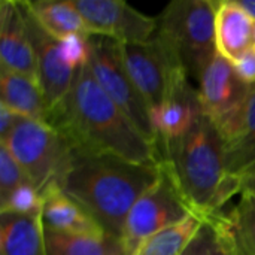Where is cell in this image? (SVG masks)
I'll return each instance as SVG.
<instances>
[{
  "label": "cell",
  "instance_id": "obj_1",
  "mask_svg": "<svg viewBox=\"0 0 255 255\" xmlns=\"http://www.w3.org/2000/svg\"><path fill=\"white\" fill-rule=\"evenodd\" d=\"M48 124L75 151L111 154L140 164H158V148L146 140L94 79L88 64L75 73L66 99Z\"/></svg>",
  "mask_w": 255,
  "mask_h": 255
},
{
  "label": "cell",
  "instance_id": "obj_2",
  "mask_svg": "<svg viewBox=\"0 0 255 255\" xmlns=\"http://www.w3.org/2000/svg\"><path fill=\"white\" fill-rule=\"evenodd\" d=\"M158 164H140L111 154H88L70 148L67 167L58 182L106 232L121 239L128 212L155 182Z\"/></svg>",
  "mask_w": 255,
  "mask_h": 255
},
{
  "label": "cell",
  "instance_id": "obj_3",
  "mask_svg": "<svg viewBox=\"0 0 255 255\" xmlns=\"http://www.w3.org/2000/svg\"><path fill=\"white\" fill-rule=\"evenodd\" d=\"M160 160L173 172L193 208L208 217L239 193L229 181L226 142L217 126L205 114L179 139L158 143Z\"/></svg>",
  "mask_w": 255,
  "mask_h": 255
},
{
  "label": "cell",
  "instance_id": "obj_4",
  "mask_svg": "<svg viewBox=\"0 0 255 255\" xmlns=\"http://www.w3.org/2000/svg\"><path fill=\"white\" fill-rule=\"evenodd\" d=\"M214 0H173L158 16L157 36L167 45L188 79L199 81L218 54Z\"/></svg>",
  "mask_w": 255,
  "mask_h": 255
},
{
  "label": "cell",
  "instance_id": "obj_5",
  "mask_svg": "<svg viewBox=\"0 0 255 255\" xmlns=\"http://www.w3.org/2000/svg\"><path fill=\"white\" fill-rule=\"evenodd\" d=\"M0 143L15 157L40 196L49 185L60 182L70 158V146L55 128L24 117L16 118Z\"/></svg>",
  "mask_w": 255,
  "mask_h": 255
},
{
  "label": "cell",
  "instance_id": "obj_6",
  "mask_svg": "<svg viewBox=\"0 0 255 255\" xmlns=\"http://www.w3.org/2000/svg\"><path fill=\"white\" fill-rule=\"evenodd\" d=\"M193 214L199 212L181 190L169 164L160 160L158 176L128 212L120 242L126 254L133 255L143 241Z\"/></svg>",
  "mask_w": 255,
  "mask_h": 255
},
{
  "label": "cell",
  "instance_id": "obj_7",
  "mask_svg": "<svg viewBox=\"0 0 255 255\" xmlns=\"http://www.w3.org/2000/svg\"><path fill=\"white\" fill-rule=\"evenodd\" d=\"M90 46L91 57L88 66L100 88L127 115L139 133L157 146L149 106L134 87L124 66L120 42L106 36L90 34Z\"/></svg>",
  "mask_w": 255,
  "mask_h": 255
},
{
  "label": "cell",
  "instance_id": "obj_8",
  "mask_svg": "<svg viewBox=\"0 0 255 255\" xmlns=\"http://www.w3.org/2000/svg\"><path fill=\"white\" fill-rule=\"evenodd\" d=\"M199 97L203 114L217 126L224 142L242 127L253 85L244 82L233 63L217 54L199 78Z\"/></svg>",
  "mask_w": 255,
  "mask_h": 255
},
{
  "label": "cell",
  "instance_id": "obj_9",
  "mask_svg": "<svg viewBox=\"0 0 255 255\" xmlns=\"http://www.w3.org/2000/svg\"><path fill=\"white\" fill-rule=\"evenodd\" d=\"M120 45L124 66L149 111L158 108L182 78H188L157 33L146 42Z\"/></svg>",
  "mask_w": 255,
  "mask_h": 255
},
{
  "label": "cell",
  "instance_id": "obj_10",
  "mask_svg": "<svg viewBox=\"0 0 255 255\" xmlns=\"http://www.w3.org/2000/svg\"><path fill=\"white\" fill-rule=\"evenodd\" d=\"M82 15L88 33L121 43L146 42L158 28V16H148L124 0H72Z\"/></svg>",
  "mask_w": 255,
  "mask_h": 255
},
{
  "label": "cell",
  "instance_id": "obj_11",
  "mask_svg": "<svg viewBox=\"0 0 255 255\" xmlns=\"http://www.w3.org/2000/svg\"><path fill=\"white\" fill-rule=\"evenodd\" d=\"M28 37L34 51L37 66V82L43 91L49 112L55 109L69 94L76 70L70 69L61 58L58 39L49 34L33 16L25 0H19Z\"/></svg>",
  "mask_w": 255,
  "mask_h": 255
},
{
  "label": "cell",
  "instance_id": "obj_12",
  "mask_svg": "<svg viewBox=\"0 0 255 255\" xmlns=\"http://www.w3.org/2000/svg\"><path fill=\"white\" fill-rule=\"evenodd\" d=\"M0 69L37 81L36 57L19 0L0 1Z\"/></svg>",
  "mask_w": 255,
  "mask_h": 255
},
{
  "label": "cell",
  "instance_id": "obj_13",
  "mask_svg": "<svg viewBox=\"0 0 255 255\" xmlns=\"http://www.w3.org/2000/svg\"><path fill=\"white\" fill-rule=\"evenodd\" d=\"M203 115L199 91L191 87L188 78H182L170 96L151 111L152 128L157 134V145L179 139Z\"/></svg>",
  "mask_w": 255,
  "mask_h": 255
},
{
  "label": "cell",
  "instance_id": "obj_14",
  "mask_svg": "<svg viewBox=\"0 0 255 255\" xmlns=\"http://www.w3.org/2000/svg\"><path fill=\"white\" fill-rule=\"evenodd\" d=\"M42 223L45 230L63 235L103 236L106 232L100 224L58 184H52L42 196Z\"/></svg>",
  "mask_w": 255,
  "mask_h": 255
},
{
  "label": "cell",
  "instance_id": "obj_15",
  "mask_svg": "<svg viewBox=\"0 0 255 255\" xmlns=\"http://www.w3.org/2000/svg\"><path fill=\"white\" fill-rule=\"evenodd\" d=\"M217 52L230 63L255 46V21L238 0H221L215 13Z\"/></svg>",
  "mask_w": 255,
  "mask_h": 255
},
{
  "label": "cell",
  "instance_id": "obj_16",
  "mask_svg": "<svg viewBox=\"0 0 255 255\" xmlns=\"http://www.w3.org/2000/svg\"><path fill=\"white\" fill-rule=\"evenodd\" d=\"M226 166L229 181L242 194L244 187L255 178V84L241 130L226 142Z\"/></svg>",
  "mask_w": 255,
  "mask_h": 255
},
{
  "label": "cell",
  "instance_id": "obj_17",
  "mask_svg": "<svg viewBox=\"0 0 255 255\" xmlns=\"http://www.w3.org/2000/svg\"><path fill=\"white\" fill-rule=\"evenodd\" d=\"M0 255H48L42 215L0 212Z\"/></svg>",
  "mask_w": 255,
  "mask_h": 255
},
{
  "label": "cell",
  "instance_id": "obj_18",
  "mask_svg": "<svg viewBox=\"0 0 255 255\" xmlns=\"http://www.w3.org/2000/svg\"><path fill=\"white\" fill-rule=\"evenodd\" d=\"M1 105L18 117L48 124L49 109L39 82L30 76L0 69Z\"/></svg>",
  "mask_w": 255,
  "mask_h": 255
},
{
  "label": "cell",
  "instance_id": "obj_19",
  "mask_svg": "<svg viewBox=\"0 0 255 255\" xmlns=\"http://www.w3.org/2000/svg\"><path fill=\"white\" fill-rule=\"evenodd\" d=\"M37 22L55 39L69 34H90L87 24L72 0H25Z\"/></svg>",
  "mask_w": 255,
  "mask_h": 255
},
{
  "label": "cell",
  "instance_id": "obj_20",
  "mask_svg": "<svg viewBox=\"0 0 255 255\" xmlns=\"http://www.w3.org/2000/svg\"><path fill=\"white\" fill-rule=\"evenodd\" d=\"M48 255H127L120 239L109 235L79 236L45 230Z\"/></svg>",
  "mask_w": 255,
  "mask_h": 255
},
{
  "label": "cell",
  "instance_id": "obj_21",
  "mask_svg": "<svg viewBox=\"0 0 255 255\" xmlns=\"http://www.w3.org/2000/svg\"><path fill=\"white\" fill-rule=\"evenodd\" d=\"M203 221L205 215L193 214L184 221L167 227L143 241L133 255H182Z\"/></svg>",
  "mask_w": 255,
  "mask_h": 255
},
{
  "label": "cell",
  "instance_id": "obj_22",
  "mask_svg": "<svg viewBox=\"0 0 255 255\" xmlns=\"http://www.w3.org/2000/svg\"><path fill=\"white\" fill-rule=\"evenodd\" d=\"M182 255H239L224 211L205 217L203 224Z\"/></svg>",
  "mask_w": 255,
  "mask_h": 255
},
{
  "label": "cell",
  "instance_id": "obj_23",
  "mask_svg": "<svg viewBox=\"0 0 255 255\" xmlns=\"http://www.w3.org/2000/svg\"><path fill=\"white\" fill-rule=\"evenodd\" d=\"M224 215L239 255H255V196L242 193L241 202Z\"/></svg>",
  "mask_w": 255,
  "mask_h": 255
},
{
  "label": "cell",
  "instance_id": "obj_24",
  "mask_svg": "<svg viewBox=\"0 0 255 255\" xmlns=\"http://www.w3.org/2000/svg\"><path fill=\"white\" fill-rule=\"evenodd\" d=\"M43 199L31 182H24L16 187L3 202L0 212H13L19 215H42Z\"/></svg>",
  "mask_w": 255,
  "mask_h": 255
},
{
  "label": "cell",
  "instance_id": "obj_25",
  "mask_svg": "<svg viewBox=\"0 0 255 255\" xmlns=\"http://www.w3.org/2000/svg\"><path fill=\"white\" fill-rule=\"evenodd\" d=\"M58 49L63 61L73 70L88 64L91 57L90 34H69L58 39Z\"/></svg>",
  "mask_w": 255,
  "mask_h": 255
},
{
  "label": "cell",
  "instance_id": "obj_26",
  "mask_svg": "<svg viewBox=\"0 0 255 255\" xmlns=\"http://www.w3.org/2000/svg\"><path fill=\"white\" fill-rule=\"evenodd\" d=\"M27 181V175L19 163L9 152V149L0 143V202H3L16 187Z\"/></svg>",
  "mask_w": 255,
  "mask_h": 255
},
{
  "label": "cell",
  "instance_id": "obj_27",
  "mask_svg": "<svg viewBox=\"0 0 255 255\" xmlns=\"http://www.w3.org/2000/svg\"><path fill=\"white\" fill-rule=\"evenodd\" d=\"M236 73L241 76V79L250 85L255 84V46L251 48L248 52H245L238 61L233 63Z\"/></svg>",
  "mask_w": 255,
  "mask_h": 255
},
{
  "label": "cell",
  "instance_id": "obj_28",
  "mask_svg": "<svg viewBox=\"0 0 255 255\" xmlns=\"http://www.w3.org/2000/svg\"><path fill=\"white\" fill-rule=\"evenodd\" d=\"M18 115L13 114L10 109H7L4 105L0 103V140L7 136V133L12 130Z\"/></svg>",
  "mask_w": 255,
  "mask_h": 255
},
{
  "label": "cell",
  "instance_id": "obj_29",
  "mask_svg": "<svg viewBox=\"0 0 255 255\" xmlns=\"http://www.w3.org/2000/svg\"><path fill=\"white\" fill-rule=\"evenodd\" d=\"M239 1V0H238ZM239 4L244 7V10L255 21V0H241Z\"/></svg>",
  "mask_w": 255,
  "mask_h": 255
},
{
  "label": "cell",
  "instance_id": "obj_30",
  "mask_svg": "<svg viewBox=\"0 0 255 255\" xmlns=\"http://www.w3.org/2000/svg\"><path fill=\"white\" fill-rule=\"evenodd\" d=\"M242 193H250V194H253L255 196V178L254 179H251L245 187H244V190H242Z\"/></svg>",
  "mask_w": 255,
  "mask_h": 255
}]
</instances>
